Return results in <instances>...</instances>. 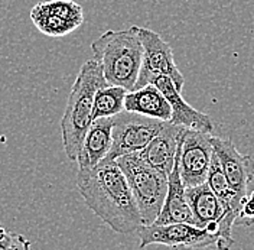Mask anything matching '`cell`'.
<instances>
[{
    "mask_svg": "<svg viewBox=\"0 0 254 250\" xmlns=\"http://www.w3.org/2000/svg\"><path fill=\"white\" fill-rule=\"evenodd\" d=\"M77 188L88 208L116 233L130 235L143 226L131 188L116 161L78 171Z\"/></svg>",
    "mask_w": 254,
    "mask_h": 250,
    "instance_id": "obj_1",
    "label": "cell"
},
{
    "mask_svg": "<svg viewBox=\"0 0 254 250\" xmlns=\"http://www.w3.org/2000/svg\"><path fill=\"white\" fill-rule=\"evenodd\" d=\"M109 85L100 64L88 60L79 68L61 119L63 145L65 155L77 161L82 142L93 123V104L95 93Z\"/></svg>",
    "mask_w": 254,
    "mask_h": 250,
    "instance_id": "obj_2",
    "label": "cell"
},
{
    "mask_svg": "<svg viewBox=\"0 0 254 250\" xmlns=\"http://www.w3.org/2000/svg\"><path fill=\"white\" fill-rule=\"evenodd\" d=\"M91 51L109 85H119L127 91L134 90L143 64L139 26L104 32L91 44Z\"/></svg>",
    "mask_w": 254,
    "mask_h": 250,
    "instance_id": "obj_3",
    "label": "cell"
},
{
    "mask_svg": "<svg viewBox=\"0 0 254 250\" xmlns=\"http://www.w3.org/2000/svg\"><path fill=\"white\" fill-rule=\"evenodd\" d=\"M126 175L137 203L143 224H153L162 211L168 194V176L146 164L137 154H130L116 159Z\"/></svg>",
    "mask_w": 254,
    "mask_h": 250,
    "instance_id": "obj_4",
    "label": "cell"
},
{
    "mask_svg": "<svg viewBox=\"0 0 254 250\" xmlns=\"http://www.w3.org/2000/svg\"><path fill=\"white\" fill-rule=\"evenodd\" d=\"M165 122L131 111H122L113 117L110 152L104 161H116L120 157L143 151L158 135Z\"/></svg>",
    "mask_w": 254,
    "mask_h": 250,
    "instance_id": "obj_5",
    "label": "cell"
},
{
    "mask_svg": "<svg viewBox=\"0 0 254 250\" xmlns=\"http://www.w3.org/2000/svg\"><path fill=\"white\" fill-rule=\"evenodd\" d=\"M139 36L143 44V64L134 90L150 84L156 76H166L174 81L178 91L182 93L185 77L175 64L174 51L169 44L159 33L146 28H139Z\"/></svg>",
    "mask_w": 254,
    "mask_h": 250,
    "instance_id": "obj_6",
    "label": "cell"
},
{
    "mask_svg": "<svg viewBox=\"0 0 254 250\" xmlns=\"http://www.w3.org/2000/svg\"><path fill=\"white\" fill-rule=\"evenodd\" d=\"M140 248L150 245H162L176 250L204 249L217 246L220 237L209 233L206 229H199L193 224L174 223V224H143L137 230Z\"/></svg>",
    "mask_w": 254,
    "mask_h": 250,
    "instance_id": "obj_7",
    "label": "cell"
},
{
    "mask_svg": "<svg viewBox=\"0 0 254 250\" xmlns=\"http://www.w3.org/2000/svg\"><path fill=\"white\" fill-rule=\"evenodd\" d=\"M214 146L211 133L185 129L179 141V172L185 188L206 182Z\"/></svg>",
    "mask_w": 254,
    "mask_h": 250,
    "instance_id": "obj_8",
    "label": "cell"
},
{
    "mask_svg": "<svg viewBox=\"0 0 254 250\" xmlns=\"http://www.w3.org/2000/svg\"><path fill=\"white\" fill-rule=\"evenodd\" d=\"M31 20L44 35L61 38L82 25L84 12L74 0H48L32 7Z\"/></svg>",
    "mask_w": 254,
    "mask_h": 250,
    "instance_id": "obj_9",
    "label": "cell"
},
{
    "mask_svg": "<svg viewBox=\"0 0 254 250\" xmlns=\"http://www.w3.org/2000/svg\"><path fill=\"white\" fill-rule=\"evenodd\" d=\"M212 146L231 188L240 198L246 200L249 194V185L254 178L253 159L240 154L236 145L230 139L212 136Z\"/></svg>",
    "mask_w": 254,
    "mask_h": 250,
    "instance_id": "obj_10",
    "label": "cell"
},
{
    "mask_svg": "<svg viewBox=\"0 0 254 250\" xmlns=\"http://www.w3.org/2000/svg\"><path fill=\"white\" fill-rule=\"evenodd\" d=\"M150 84L156 85L163 95L168 98L171 107H172V119L169 123L176 126H182L185 129L198 130L212 133L214 132V123L209 119V116L199 111V110L190 107V104L182 98L181 91L175 87L174 81L166 76H156L150 81Z\"/></svg>",
    "mask_w": 254,
    "mask_h": 250,
    "instance_id": "obj_11",
    "label": "cell"
},
{
    "mask_svg": "<svg viewBox=\"0 0 254 250\" xmlns=\"http://www.w3.org/2000/svg\"><path fill=\"white\" fill-rule=\"evenodd\" d=\"M184 130L185 127L182 126L165 122L162 129L158 132V135L143 151L137 152V155L152 168L163 173L165 176H169V173L174 168L175 158L178 154L179 141H181Z\"/></svg>",
    "mask_w": 254,
    "mask_h": 250,
    "instance_id": "obj_12",
    "label": "cell"
},
{
    "mask_svg": "<svg viewBox=\"0 0 254 250\" xmlns=\"http://www.w3.org/2000/svg\"><path fill=\"white\" fill-rule=\"evenodd\" d=\"M174 223H187L195 226V219L187 200L185 185L182 182L181 172H179V148L175 158L174 168L168 176L166 200L155 224H174Z\"/></svg>",
    "mask_w": 254,
    "mask_h": 250,
    "instance_id": "obj_13",
    "label": "cell"
},
{
    "mask_svg": "<svg viewBox=\"0 0 254 250\" xmlns=\"http://www.w3.org/2000/svg\"><path fill=\"white\" fill-rule=\"evenodd\" d=\"M111 130L113 117H100L93 120L77 158L78 171L91 169L107 158L113 142Z\"/></svg>",
    "mask_w": 254,
    "mask_h": 250,
    "instance_id": "obj_14",
    "label": "cell"
},
{
    "mask_svg": "<svg viewBox=\"0 0 254 250\" xmlns=\"http://www.w3.org/2000/svg\"><path fill=\"white\" fill-rule=\"evenodd\" d=\"M125 110L158 119L160 122H171L172 119V107L168 98L153 84L128 91L125 100Z\"/></svg>",
    "mask_w": 254,
    "mask_h": 250,
    "instance_id": "obj_15",
    "label": "cell"
},
{
    "mask_svg": "<svg viewBox=\"0 0 254 250\" xmlns=\"http://www.w3.org/2000/svg\"><path fill=\"white\" fill-rule=\"evenodd\" d=\"M185 194H187V200L190 204V211L193 214L196 227L206 229V226L211 223L220 224V221L225 217L231 219L225 214V210L222 207L221 201L218 200L215 192L208 185V182H204L196 187L185 188Z\"/></svg>",
    "mask_w": 254,
    "mask_h": 250,
    "instance_id": "obj_16",
    "label": "cell"
},
{
    "mask_svg": "<svg viewBox=\"0 0 254 250\" xmlns=\"http://www.w3.org/2000/svg\"><path fill=\"white\" fill-rule=\"evenodd\" d=\"M206 182L208 185L211 187V189L215 192V195L218 197V200L221 201L222 207L225 210V214L228 217L237 221L238 214L243 208V204L246 200L240 198L236 191L231 188L225 173L222 171L221 164L218 161V158L215 155H212V162H211V167H209V171H208V178H206Z\"/></svg>",
    "mask_w": 254,
    "mask_h": 250,
    "instance_id": "obj_17",
    "label": "cell"
},
{
    "mask_svg": "<svg viewBox=\"0 0 254 250\" xmlns=\"http://www.w3.org/2000/svg\"><path fill=\"white\" fill-rule=\"evenodd\" d=\"M126 88L119 85H106L100 88L94 95L93 104V120L100 117H114L125 111Z\"/></svg>",
    "mask_w": 254,
    "mask_h": 250,
    "instance_id": "obj_18",
    "label": "cell"
},
{
    "mask_svg": "<svg viewBox=\"0 0 254 250\" xmlns=\"http://www.w3.org/2000/svg\"><path fill=\"white\" fill-rule=\"evenodd\" d=\"M31 242L22 235H10L0 240V250H28Z\"/></svg>",
    "mask_w": 254,
    "mask_h": 250,
    "instance_id": "obj_19",
    "label": "cell"
},
{
    "mask_svg": "<svg viewBox=\"0 0 254 250\" xmlns=\"http://www.w3.org/2000/svg\"><path fill=\"white\" fill-rule=\"evenodd\" d=\"M254 221V191L253 194L249 197L247 195V198H246V201L243 204V208H241V211H240V214H238L237 221H236V224H252Z\"/></svg>",
    "mask_w": 254,
    "mask_h": 250,
    "instance_id": "obj_20",
    "label": "cell"
},
{
    "mask_svg": "<svg viewBox=\"0 0 254 250\" xmlns=\"http://www.w3.org/2000/svg\"><path fill=\"white\" fill-rule=\"evenodd\" d=\"M28 250H32V246H31V245H29V246H28Z\"/></svg>",
    "mask_w": 254,
    "mask_h": 250,
    "instance_id": "obj_21",
    "label": "cell"
}]
</instances>
